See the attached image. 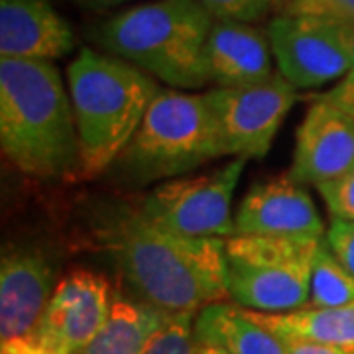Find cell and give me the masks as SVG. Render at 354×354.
<instances>
[{"mask_svg":"<svg viewBox=\"0 0 354 354\" xmlns=\"http://www.w3.org/2000/svg\"><path fill=\"white\" fill-rule=\"evenodd\" d=\"M91 228L140 301L169 313H199L228 297L225 239L179 236L124 201L97 205Z\"/></svg>","mask_w":354,"mask_h":354,"instance_id":"obj_1","label":"cell"},{"mask_svg":"<svg viewBox=\"0 0 354 354\" xmlns=\"http://www.w3.org/2000/svg\"><path fill=\"white\" fill-rule=\"evenodd\" d=\"M0 148L26 176L79 177L73 104L53 62L0 57Z\"/></svg>","mask_w":354,"mask_h":354,"instance_id":"obj_2","label":"cell"},{"mask_svg":"<svg viewBox=\"0 0 354 354\" xmlns=\"http://www.w3.org/2000/svg\"><path fill=\"white\" fill-rule=\"evenodd\" d=\"M67 83L81 150L79 179H93L124 152L162 87L136 65L93 48L73 57Z\"/></svg>","mask_w":354,"mask_h":354,"instance_id":"obj_3","label":"cell"},{"mask_svg":"<svg viewBox=\"0 0 354 354\" xmlns=\"http://www.w3.org/2000/svg\"><path fill=\"white\" fill-rule=\"evenodd\" d=\"M213 22L199 0H150L106 18L95 39L102 51L169 88L197 91L211 83L207 39Z\"/></svg>","mask_w":354,"mask_h":354,"instance_id":"obj_4","label":"cell"},{"mask_svg":"<svg viewBox=\"0 0 354 354\" xmlns=\"http://www.w3.org/2000/svg\"><path fill=\"white\" fill-rule=\"evenodd\" d=\"M216 158L223 153L205 93L162 88L109 171L142 187L185 176Z\"/></svg>","mask_w":354,"mask_h":354,"instance_id":"obj_5","label":"cell"},{"mask_svg":"<svg viewBox=\"0 0 354 354\" xmlns=\"http://www.w3.org/2000/svg\"><path fill=\"white\" fill-rule=\"evenodd\" d=\"M323 239L230 236L225 248L227 291L248 311L290 313L309 305L311 268Z\"/></svg>","mask_w":354,"mask_h":354,"instance_id":"obj_6","label":"cell"},{"mask_svg":"<svg viewBox=\"0 0 354 354\" xmlns=\"http://www.w3.org/2000/svg\"><path fill=\"white\" fill-rule=\"evenodd\" d=\"M246 160L232 158L228 164L203 176L176 177L162 181L138 209L156 227L189 239L234 236L232 197Z\"/></svg>","mask_w":354,"mask_h":354,"instance_id":"obj_7","label":"cell"},{"mask_svg":"<svg viewBox=\"0 0 354 354\" xmlns=\"http://www.w3.org/2000/svg\"><path fill=\"white\" fill-rule=\"evenodd\" d=\"M223 156L262 160L297 101L295 87L279 73L248 87H213L205 93Z\"/></svg>","mask_w":354,"mask_h":354,"instance_id":"obj_8","label":"cell"},{"mask_svg":"<svg viewBox=\"0 0 354 354\" xmlns=\"http://www.w3.org/2000/svg\"><path fill=\"white\" fill-rule=\"evenodd\" d=\"M266 34L278 73L295 88L337 83L353 69L337 24L330 20L281 12L270 20Z\"/></svg>","mask_w":354,"mask_h":354,"instance_id":"obj_9","label":"cell"},{"mask_svg":"<svg viewBox=\"0 0 354 354\" xmlns=\"http://www.w3.org/2000/svg\"><path fill=\"white\" fill-rule=\"evenodd\" d=\"M113 301L102 276L73 270L57 281L32 337L53 354H75L102 329Z\"/></svg>","mask_w":354,"mask_h":354,"instance_id":"obj_10","label":"cell"},{"mask_svg":"<svg viewBox=\"0 0 354 354\" xmlns=\"http://www.w3.org/2000/svg\"><path fill=\"white\" fill-rule=\"evenodd\" d=\"M325 232L311 195L290 174L254 183L234 213V236L325 239Z\"/></svg>","mask_w":354,"mask_h":354,"instance_id":"obj_11","label":"cell"},{"mask_svg":"<svg viewBox=\"0 0 354 354\" xmlns=\"http://www.w3.org/2000/svg\"><path fill=\"white\" fill-rule=\"evenodd\" d=\"M354 169V118L321 95L297 127L290 176L319 187Z\"/></svg>","mask_w":354,"mask_h":354,"instance_id":"obj_12","label":"cell"},{"mask_svg":"<svg viewBox=\"0 0 354 354\" xmlns=\"http://www.w3.org/2000/svg\"><path fill=\"white\" fill-rule=\"evenodd\" d=\"M55 266L39 248L18 246L2 254L0 262V341L30 337L51 293Z\"/></svg>","mask_w":354,"mask_h":354,"instance_id":"obj_13","label":"cell"},{"mask_svg":"<svg viewBox=\"0 0 354 354\" xmlns=\"http://www.w3.org/2000/svg\"><path fill=\"white\" fill-rule=\"evenodd\" d=\"M75 46V34L53 0H0V57L55 62Z\"/></svg>","mask_w":354,"mask_h":354,"instance_id":"obj_14","label":"cell"},{"mask_svg":"<svg viewBox=\"0 0 354 354\" xmlns=\"http://www.w3.org/2000/svg\"><path fill=\"white\" fill-rule=\"evenodd\" d=\"M207 69L215 87H248L274 75V53L264 30L239 20H216L207 39Z\"/></svg>","mask_w":354,"mask_h":354,"instance_id":"obj_15","label":"cell"},{"mask_svg":"<svg viewBox=\"0 0 354 354\" xmlns=\"http://www.w3.org/2000/svg\"><path fill=\"white\" fill-rule=\"evenodd\" d=\"M195 339L216 344L228 354H288L276 333L258 325L241 305L218 301L207 305L195 317Z\"/></svg>","mask_w":354,"mask_h":354,"instance_id":"obj_16","label":"cell"},{"mask_svg":"<svg viewBox=\"0 0 354 354\" xmlns=\"http://www.w3.org/2000/svg\"><path fill=\"white\" fill-rule=\"evenodd\" d=\"M246 313L258 325L281 335L327 344L354 354V301L339 307H304L290 313Z\"/></svg>","mask_w":354,"mask_h":354,"instance_id":"obj_17","label":"cell"},{"mask_svg":"<svg viewBox=\"0 0 354 354\" xmlns=\"http://www.w3.org/2000/svg\"><path fill=\"white\" fill-rule=\"evenodd\" d=\"M171 317L169 311L140 299L114 297L102 329L75 354H140L142 346Z\"/></svg>","mask_w":354,"mask_h":354,"instance_id":"obj_18","label":"cell"},{"mask_svg":"<svg viewBox=\"0 0 354 354\" xmlns=\"http://www.w3.org/2000/svg\"><path fill=\"white\" fill-rule=\"evenodd\" d=\"M353 301L354 276L330 252V248L323 239L319 242L313 258L307 307H339Z\"/></svg>","mask_w":354,"mask_h":354,"instance_id":"obj_19","label":"cell"},{"mask_svg":"<svg viewBox=\"0 0 354 354\" xmlns=\"http://www.w3.org/2000/svg\"><path fill=\"white\" fill-rule=\"evenodd\" d=\"M193 311L171 313L160 329L142 346L140 354H197L199 342L195 339Z\"/></svg>","mask_w":354,"mask_h":354,"instance_id":"obj_20","label":"cell"},{"mask_svg":"<svg viewBox=\"0 0 354 354\" xmlns=\"http://www.w3.org/2000/svg\"><path fill=\"white\" fill-rule=\"evenodd\" d=\"M216 20H239L256 24L270 12L274 0H199Z\"/></svg>","mask_w":354,"mask_h":354,"instance_id":"obj_21","label":"cell"},{"mask_svg":"<svg viewBox=\"0 0 354 354\" xmlns=\"http://www.w3.org/2000/svg\"><path fill=\"white\" fill-rule=\"evenodd\" d=\"M283 12L354 24V0H286Z\"/></svg>","mask_w":354,"mask_h":354,"instance_id":"obj_22","label":"cell"},{"mask_svg":"<svg viewBox=\"0 0 354 354\" xmlns=\"http://www.w3.org/2000/svg\"><path fill=\"white\" fill-rule=\"evenodd\" d=\"M330 216L354 221V169L341 179L317 187Z\"/></svg>","mask_w":354,"mask_h":354,"instance_id":"obj_23","label":"cell"},{"mask_svg":"<svg viewBox=\"0 0 354 354\" xmlns=\"http://www.w3.org/2000/svg\"><path fill=\"white\" fill-rule=\"evenodd\" d=\"M325 242L351 274L354 276V221L330 216Z\"/></svg>","mask_w":354,"mask_h":354,"instance_id":"obj_24","label":"cell"},{"mask_svg":"<svg viewBox=\"0 0 354 354\" xmlns=\"http://www.w3.org/2000/svg\"><path fill=\"white\" fill-rule=\"evenodd\" d=\"M323 99L333 102L335 106L342 109L346 114H351L354 118V69H351L341 81H337L333 87L321 95Z\"/></svg>","mask_w":354,"mask_h":354,"instance_id":"obj_25","label":"cell"},{"mask_svg":"<svg viewBox=\"0 0 354 354\" xmlns=\"http://www.w3.org/2000/svg\"><path fill=\"white\" fill-rule=\"evenodd\" d=\"M283 346H286V353L288 354H348L339 348H333L327 344H319L313 341H304V339H293V337H281L278 335Z\"/></svg>","mask_w":354,"mask_h":354,"instance_id":"obj_26","label":"cell"},{"mask_svg":"<svg viewBox=\"0 0 354 354\" xmlns=\"http://www.w3.org/2000/svg\"><path fill=\"white\" fill-rule=\"evenodd\" d=\"M0 354H53L48 348H44L32 335L22 337V339H14L0 344Z\"/></svg>","mask_w":354,"mask_h":354,"instance_id":"obj_27","label":"cell"},{"mask_svg":"<svg viewBox=\"0 0 354 354\" xmlns=\"http://www.w3.org/2000/svg\"><path fill=\"white\" fill-rule=\"evenodd\" d=\"M335 24H337V32L341 36L342 46H344V50L348 53L354 69V24H342V22H335Z\"/></svg>","mask_w":354,"mask_h":354,"instance_id":"obj_28","label":"cell"},{"mask_svg":"<svg viewBox=\"0 0 354 354\" xmlns=\"http://www.w3.org/2000/svg\"><path fill=\"white\" fill-rule=\"evenodd\" d=\"M81 8H88V10H104V8H113V6H120L132 0H73Z\"/></svg>","mask_w":354,"mask_h":354,"instance_id":"obj_29","label":"cell"},{"mask_svg":"<svg viewBox=\"0 0 354 354\" xmlns=\"http://www.w3.org/2000/svg\"><path fill=\"white\" fill-rule=\"evenodd\" d=\"M197 354H228V353L225 351V348L216 346V344H203V346H199Z\"/></svg>","mask_w":354,"mask_h":354,"instance_id":"obj_30","label":"cell"},{"mask_svg":"<svg viewBox=\"0 0 354 354\" xmlns=\"http://www.w3.org/2000/svg\"><path fill=\"white\" fill-rule=\"evenodd\" d=\"M274 2H276V4H283L286 0H274Z\"/></svg>","mask_w":354,"mask_h":354,"instance_id":"obj_31","label":"cell"}]
</instances>
